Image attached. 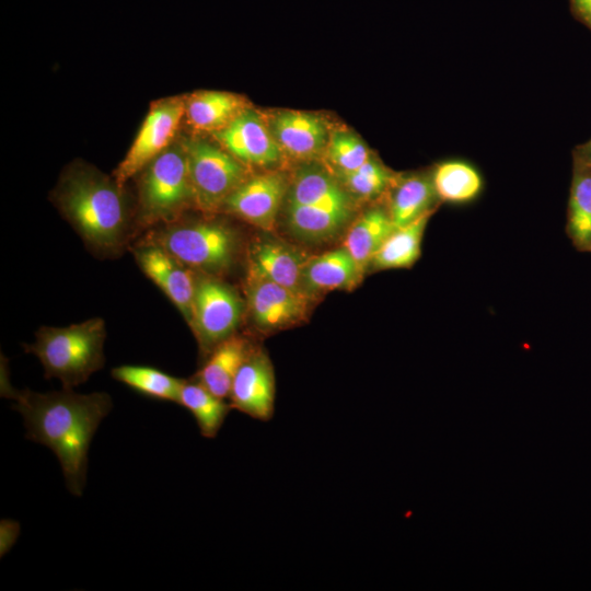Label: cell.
<instances>
[{
    "mask_svg": "<svg viewBox=\"0 0 591 591\" xmlns=\"http://www.w3.org/2000/svg\"><path fill=\"white\" fill-rule=\"evenodd\" d=\"M4 395L16 401L26 428V438L54 451L61 465L67 488L76 496L84 489L88 451L92 438L112 409L107 393L79 394L65 389L36 393L5 386Z\"/></svg>",
    "mask_w": 591,
    "mask_h": 591,
    "instance_id": "6da1fadb",
    "label": "cell"
},
{
    "mask_svg": "<svg viewBox=\"0 0 591 591\" xmlns=\"http://www.w3.org/2000/svg\"><path fill=\"white\" fill-rule=\"evenodd\" d=\"M121 187L97 171L74 166L58 190V204L83 241L100 253H113L127 237L128 215Z\"/></svg>",
    "mask_w": 591,
    "mask_h": 591,
    "instance_id": "7a4b0ae2",
    "label": "cell"
},
{
    "mask_svg": "<svg viewBox=\"0 0 591 591\" xmlns=\"http://www.w3.org/2000/svg\"><path fill=\"white\" fill-rule=\"evenodd\" d=\"M354 198L337 176L316 165L300 169L289 183L285 221L289 233L308 244H323L346 233Z\"/></svg>",
    "mask_w": 591,
    "mask_h": 591,
    "instance_id": "3957f363",
    "label": "cell"
},
{
    "mask_svg": "<svg viewBox=\"0 0 591 591\" xmlns=\"http://www.w3.org/2000/svg\"><path fill=\"white\" fill-rule=\"evenodd\" d=\"M105 337L104 321L94 317L67 327H40L25 350L38 358L46 378L59 379L65 389H72L103 368Z\"/></svg>",
    "mask_w": 591,
    "mask_h": 591,
    "instance_id": "277c9868",
    "label": "cell"
},
{
    "mask_svg": "<svg viewBox=\"0 0 591 591\" xmlns=\"http://www.w3.org/2000/svg\"><path fill=\"white\" fill-rule=\"evenodd\" d=\"M139 204L144 223L172 222L185 209L196 206L183 142L170 146L146 166Z\"/></svg>",
    "mask_w": 591,
    "mask_h": 591,
    "instance_id": "5b68a950",
    "label": "cell"
},
{
    "mask_svg": "<svg viewBox=\"0 0 591 591\" xmlns=\"http://www.w3.org/2000/svg\"><path fill=\"white\" fill-rule=\"evenodd\" d=\"M157 244L190 269L207 274L228 270L239 252L236 232L216 220L173 224L160 234Z\"/></svg>",
    "mask_w": 591,
    "mask_h": 591,
    "instance_id": "8992f818",
    "label": "cell"
},
{
    "mask_svg": "<svg viewBox=\"0 0 591 591\" xmlns=\"http://www.w3.org/2000/svg\"><path fill=\"white\" fill-rule=\"evenodd\" d=\"M196 206L205 211L222 208L227 198L248 178L247 166L223 147L205 139L183 141Z\"/></svg>",
    "mask_w": 591,
    "mask_h": 591,
    "instance_id": "52a82bcc",
    "label": "cell"
},
{
    "mask_svg": "<svg viewBox=\"0 0 591 591\" xmlns=\"http://www.w3.org/2000/svg\"><path fill=\"white\" fill-rule=\"evenodd\" d=\"M242 313V300L232 287L210 277L197 280L190 328L206 357L234 334Z\"/></svg>",
    "mask_w": 591,
    "mask_h": 591,
    "instance_id": "ba28073f",
    "label": "cell"
},
{
    "mask_svg": "<svg viewBox=\"0 0 591 591\" xmlns=\"http://www.w3.org/2000/svg\"><path fill=\"white\" fill-rule=\"evenodd\" d=\"M184 115V99L169 97L152 103L131 147L114 172L119 187L170 147Z\"/></svg>",
    "mask_w": 591,
    "mask_h": 591,
    "instance_id": "9c48e42d",
    "label": "cell"
},
{
    "mask_svg": "<svg viewBox=\"0 0 591 591\" xmlns=\"http://www.w3.org/2000/svg\"><path fill=\"white\" fill-rule=\"evenodd\" d=\"M289 182L277 171L244 181L224 201L222 208L264 231H273L283 207Z\"/></svg>",
    "mask_w": 591,
    "mask_h": 591,
    "instance_id": "30bf717a",
    "label": "cell"
},
{
    "mask_svg": "<svg viewBox=\"0 0 591 591\" xmlns=\"http://www.w3.org/2000/svg\"><path fill=\"white\" fill-rule=\"evenodd\" d=\"M246 297L253 325L266 334L303 322L313 301L302 292L265 280H247Z\"/></svg>",
    "mask_w": 591,
    "mask_h": 591,
    "instance_id": "8fae6325",
    "label": "cell"
},
{
    "mask_svg": "<svg viewBox=\"0 0 591 591\" xmlns=\"http://www.w3.org/2000/svg\"><path fill=\"white\" fill-rule=\"evenodd\" d=\"M213 135L221 147L246 166L270 167L282 159L270 127L254 109L245 108Z\"/></svg>",
    "mask_w": 591,
    "mask_h": 591,
    "instance_id": "7c38bea8",
    "label": "cell"
},
{
    "mask_svg": "<svg viewBox=\"0 0 591 591\" xmlns=\"http://www.w3.org/2000/svg\"><path fill=\"white\" fill-rule=\"evenodd\" d=\"M276 381L268 355L256 347L237 371L231 386V408L268 421L275 412Z\"/></svg>",
    "mask_w": 591,
    "mask_h": 591,
    "instance_id": "4fadbf2b",
    "label": "cell"
},
{
    "mask_svg": "<svg viewBox=\"0 0 591 591\" xmlns=\"http://www.w3.org/2000/svg\"><path fill=\"white\" fill-rule=\"evenodd\" d=\"M135 255L143 274L163 291L190 326L197 282L190 268L158 244L138 248Z\"/></svg>",
    "mask_w": 591,
    "mask_h": 591,
    "instance_id": "5bb4252c",
    "label": "cell"
},
{
    "mask_svg": "<svg viewBox=\"0 0 591 591\" xmlns=\"http://www.w3.org/2000/svg\"><path fill=\"white\" fill-rule=\"evenodd\" d=\"M306 258L302 251L283 241L256 240L248 252L247 280L270 281L302 292L301 274Z\"/></svg>",
    "mask_w": 591,
    "mask_h": 591,
    "instance_id": "9a60e30c",
    "label": "cell"
},
{
    "mask_svg": "<svg viewBox=\"0 0 591 591\" xmlns=\"http://www.w3.org/2000/svg\"><path fill=\"white\" fill-rule=\"evenodd\" d=\"M270 130L282 153L292 159L310 161L325 152L328 143L324 121L300 111H285L271 119Z\"/></svg>",
    "mask_w": 591,
    "mask_h": 591,
    "instance_id": "2e32d148",
    "label": "cell"
},
{
    "mask_svg": "<svg viewBox=\"0 0 591 591\" xmlns=\"http://www.w3.org/2000/svg\"><path fill=\"white\" fill-rule=\"evenodd\" d=\"M363 277L347 250L341 245L308 257L301 274L302 292L315 299L334 290H351Z\"/></svg>",
    "mask_w": 591,
    "mask_h": 591,
    "instance_id": "e0dca14e",
    "label": "cell"
},
{
    "mask_svg": "<svg viewBox=\"0 0 591 591\" xmlns=\"http://www.w3.org/2000/svg\"><path fill=\"white\" fill-rule=\"evenodd\" d=\"M255 348L247 338L233 334L211 350L194 379L215 395L229 398L237 371Z\"/></svg>",
    "mask_w": 591,
    "mask_h": 591,
    "instance_id": "ac0fdd59",
    "label": "cell"
},
{
    "mask_svg": "<svg viewBox=\"0 0 591 591\" xmlns=\"http://www.w3.org/2000/svg\"><path fill=\"white\" fill-rule=\"evenodd\" d=\"M394 229L387 209L379 207L364 211L347 229L343 246L350 254L362 277L369 270L373 256Z\"/></svg>",
    "mask_w": 591,
    "mask_h": 591,
    "instance_id": "d6986e66",
    "label": "cell"
},
{
    "mask_svg": "<svg viewBox=\"0 0 591 591\" xmlns=\"http://www.w3.org/2000/svg\"><path fill=\"white\" fill-rule=\"evenodd\" d=\"M245 108V102L236 94L225 91H199L185 99L184 117L195 130L215 134Z\"/></svg>",
    "mask_w": 591,
    "mask_h": 591,
    "instance_id": "ffe728a7",
    "label": "cell"
},
{
    "mask_svg": "<svg viewBox=\"0 0 591 591\" xmlns=\"http://www.w3.org/2000/svg\"><path fill=\"white\" fill-rule=\"evenodd\" d=\"M392 189L387 211L395 228L406 225L422 215L436 210L439 198L431 176L413 174L397 178Z\"/></svg>",
    "mask_w": 591,
    "mask_h": 591,
    "instance_id": "44dd1931",
    "label": "cell"
},
{
    "mask_svg": "<svg viewBox=\"0 0 591 591\" xmlns=\"http://www.w3.org/2000/svg\"><path fill=\"white\" fill-rule=\"evenodd\" d=\"M434 211H429L406 225L395 228L373 256L369 269L410 268L420 257L425 229Z\"/></svg>",
    "mask_w": 591,
    "mask_h": 591,
    "instance_id": "7402d4cb",
    "label": "cell"
},
{
    "mask_svg": "<svg viewBox=\"0 0 591 591\" xmlns=\"http://www.w3.org/2000/svg\"><path fill=\"white\" fill-rule=\"evenodd\" d=\"M178 404L192 413L205 438L218 434L232 409L230 403L211 393L196 379L184 381Z\"/></svg>",
    "mask_w": 591,
    "mask_h": 591,
    "instance_id": "603a6c76",
    "label": "cell"
},
{
    "mask_svg": "<svg viewBox=\"0 0 591 591\" xmlns=\"http://www.w3.org/2000/svg\"><path fill=\"white\" fill-rule=\"evenodd\" d=\"M567 233L575 246L591 247V166L578 161L568 206Z\"/></svg>",
    "mask_w": 591,
    "mask_h": 591,
    "instance_id": "cb8c5ba5",
    "label": "cell"
},
{
    "mask_svg": "<svg viewBox=\"0 0 591 591\" xmlns=\"http://www.w3.org/2000/svg\"><path fill=\"white\" fill-rule=\"evenodd\" d=\"M439 200L461 204L473 200L482 190L483 179L478 171L463 161H445L431 174Z\"/></svg>",
    "mask_w": 591,
    "mask_h": 591,
    "instance_id": "d4e9b609",
    "label": "cell"
},
{
    "mask_svg": "<svg viewBox=\"0 0 591 591\" xmlns=\"http://www.w3.org/2000/svg\"><path fill=\"white\" fill-rule=\"evenodd\" d=\"M112 376L142 395L177 404L185 381L152 367L132 364L114 368Z\"/></svg>",
    "mask_w": 591,
    "mask_h": 591,
    "instance_id": "484cf974",
    "label": "cell"
},
{
    "mask_svg": "<svg viewBox=\"0 0 591 591\" xmlns=\"http://www.w3.org/2000/svg\"><path fill=\"white\" fill-rule=\"evenodd\" d=\"M352 198L373 199L392 188L397 177L372 157L355 171L337 175Z\"/></svg>",
    "mask_w": 591,
    "mask_h": 591,
    "instance_id": "4316f807",
    "label": "cell"
},
{
    "mask_svg": "<svg viewBox=\"0 0 591 591\" xmlns=\"http://www.w3.org/2000/svg\"><path fill=\"white\" fill-rule=\"evenodd\" d=\"M324 153L337 175L355 171L371 158L366 144L347 131L335 132Z\"/></svg>",
    "mask_w": 591,
    "mask_h": 591,
    "instance_id": "83f0119b",
    "label": "cell"
},
{
    "mask_svg": "<svg viewBox=\"0 0 591 591\" xmlns=\"http://www.w3.org/2000/svg\"><path fill=\"white\" fill-rule=\"evenodd\" d=\"M20 523L14 520L3 519L0 522V556L5 555L14 545L20 534Z\"/></svg>",
    "mask_w": 591,
    "mask_h": 591,
    "instance_id": "f1b7e54d",
    "label": "cell"
},
{
    "mask_svg": "<svg viewBox=\"0 0 591 591\" xmlns=\"http://www.w3.org/2000/svg\"><path fill=\"white\" fill-rule=\"evenodd\" d=\"M577 15L591 28V0H571Z\"/></svg>",
    "mask_w": 591,
    "mask_h": 591,
    "instance_id": "f546056e",
    "label": "cell"
},
{
    "mask_svg": "<svg viewBox=\"0 0 591 591\" xmlns=\"http://www.w3.org/2000/svg\"><path fill=\"white\" fill-rule=\"evenodd\" d=\"M578 161L591 166V140L581 147Z\"/></svg>",
    "mask_w": 591,
    "mask_h": 591,
    "instance_id": "4dcf8cb0",
    "label": "cell"
},
{
    "mask_svg": "<svg viewBox=\"0 0 591 591\" xmlns=\"http://www.w3.org/2000/svg\"><path fill=\"white\" fill-rule=\"evenodd\" d=\"M588 252H591V247L589 248V251H588Z\"/></svg>",
    "mask_w": 591,
    "mask_h": 591,
    "instance_id": "1f68e13d",
    "label": "cell"
}]
</instances>
